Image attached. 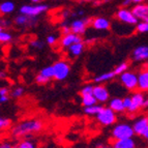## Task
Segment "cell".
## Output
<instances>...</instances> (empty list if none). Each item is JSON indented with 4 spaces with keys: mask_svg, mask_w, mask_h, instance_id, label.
<instances>
[{
    "mask_svg": "<svg viewBox=\"0 0 148 148\" xmlns=\"http://www.w3.org/2000/svg\"><path fill=\"white\" fill-rule=\"evenodd\" d=\"M135 135L133 125L128 123H117L116 125L112 128L111 137L113 140H120V139H127L133 138Z\"/></svg>",
    "mask_w": 148,
    "mask_h": 148,
    "instance_id": "cell-2",
    "label": "cell"
},
{
    "mask_svg": "<svg viewBox=\"0 0 148 148\" xmlns=\"http://www.w3.org/2000/svg\"><path fill=\"white\" fill-rule=\"evenodd\" d=\"M0 148H16V145L12 143L10 141H2V143L0 145Z\"/></svg>",
    "mask_w": 148,
    "mask_h": 148,
    "instance_id": "cell-34",
    "label": "cell"
},
{
    "mask_svg": "<svg viewBox=\"0 0 148 148\" xmlns=\"http://www.w3.org/2000/svg\"><path fill=\"white\" fill-rule=\"evenodd\" d=\"M30 46L34 49H42V48H44V42L40 40H32L30 42Z\"/></svg>",
    "mask_w": 148,
    "mask_h": 148,
    "instance_id": "cell-33",
    "label": "cell"
},
{
    "mask_svg": "<svg viewBox=\"0 0 148 148\" xmlns=\"http://www.w3.org/2000/svg\"><path fill=\"white\" fill-rule=\"evenodd\" d=\"M132 3H133V0H124L123 2H122V8H127Z\"/></svg>",
    "mask_w": 148,
    "mask_h": 148,
    "instance_id": "cell-39",
    "label": "cell"
},
{
    "mask_svg": "<svg viewBox=\"0 0 148 148\" xmlns=\"http://www.w3.org/2000/svg\"><path fill=\"white\" fill-rule=\"evenodd\" d=\"M123 103H124V107H125V111H127L130 107L132 105V99H131V96H126L123 99Z\"/></svg>",
    "mask_w": 148,
    "mask_h": 148,
    "instance_id": "cell-36",
    "label": "cell"
},
{
    "mask_svg": "<svg viewBox=\"0 0 148 148\" xmlns=\"http://www.w3.org/2000/svg\"><path fill=\"white\" fill-rule=\"evenodd\" d=\"M81 97H82V105L84 107H90L97 104V101H96L93 93L81 94Z\"/></svg>",
    "mask_w": 148,
    "mask_h": 148,
    "instance_id": "cell-24",
    "label": "cell"
},
{
    "mask_svg": "<svg viewBox=\"0 0 148 148\" xmlns=\"http://www.w3.org/2000/svg\"><path fill=\"white\" fill-rule=\"evenodd\" d=\"M8 97H10V95L0 96V103H1V104H4V103H6V101H8Z\"/></svg>",
    "mask_w": 148,
    "mask_h": 148,
    "instance_id": "cell-41",
    "label": "cell"
},
{
    "mask_svg": "<svg viewBox=\"0 0 148 148\" xmlns=\"http://www.w3.org/2000/svg\"><path fill=\"white\" fill-rule=\"evenodd\" d=\"M138 75L134 72L126 71L120 75V82L128 91L138 90Z\"/></svg>",
    "mask_w": 148,
    "mask_h": 148,
    "instance_id": "cell-6",
    "label": "cell"
},
{
    "mask_svg": "<svg viewBox=\"0 0 148 148\" xmlns=\"http://www.w3.org/2000/svg\"><path fill=\"white\" fill-rule=\"evenodd\" d=\"M61 31L63 34H67L69 32H72V29H71V25H66V24H63L61 26Z\"/></svg>",
    "mask_w": 148,
    "mask_h": 148,
    "instance_id": "cell-37",
    "label": "cell"
},
{
    "mask_svg": "<svg viewBox=\"0 0 148 148\" xmlns=\"http://www.w3.org/2000/svg\"><path fill=\"white\" fill-rule=\"evenodd\" d=\"M144 108H148V97H146L145 105H144Z\"/></svg>",
    "mask_w": 148,
    "mask_h": 148,
    "instance_id": "cell-46",
    "label": "cell"
},
{
    "mask_svg": "<svg viewBox=\"0 0 148 148\" xmlns=\"http://www.w3.org/2000/svg\"><path fill=\"white\" fill-rule=\"evenodd\" d=\"M96 120L101 125L110 126L113 125L117 120V113L113 111L110 107H103L101 110L96 115Z\"/></svg>",
    "mask_w": 148,
    "mask_h": 148,
    "instance_id": "cell-3",
    "label": "cell"
},
{
    "mask_svg": "<svg viewBox=\"0 0 148 148\" xmlns=\"http://www.w3.org/2000/svg\"><path fill=\"white\" fill-rule=\"evenodd\" d=\"M138 90L148 91V67H144L138 75Z\"/></svg>",
    "mask_w": 148,
    "mask_h": 148,
    "instance_id": "cell-15",
    "label": "cell"
},
{
    "mask_svg": "<svg viewBox=\"0 0 148 148\" xmlns=\"http://www.w3.org/2000/svg\"><path fill=\"white\" fill-rule=\"evenodd\" d=\"M54 79L57 81H63L69 77L71 72V65L66 60H59L53 64Z\"/></svg>",
    "mask_w": 148,
    "mask_h": 148,
    "instance_id": "cell-4",
    "label": "cell"
},
{
    "mask_svg": "<svg viewBox=\"0 0 148 148\" xmlns=\"http://www.w3.org/2000/svg\"><path fill=\"white\" fill-rule=\"evenodd\" d=\"M103 106L99 104H95L93 106H90V107H84V113L86 115H89V116H96L99 112L101 110Z\"/></svg>",
    "mask_w": 148,
    "mask_h": 148,
    "instance_id": "cell-25",
    "label": "cell"
},
{
    "mask_svg": "<svg viewBox=\"0 0 148 148\" xmlns=\"http://www.w3.org/2000/svg\"><path fill=\"white\" fill-rule=\"evenodd\" d=\"M128 69V63L127 62H122V63L118 64L115 69H114V72L116 74V76H120L121 74H123L124 72H126Z\"/></svg>",
    "mask_w": 148,
    "mask_h": 148,
    "instance_id": "cell-29",
    "label": "cell"
},
{
    "mask_svg": "<svg viewBox=\"0 0 148 148\" xmlns=\"http://www.w3.org/2000/svg\"><path fill=\"white\" fill-rule=\"evenodd\" d=\"M111 146L113 148H136V142L133 138L113 140Z\"/></svg>",
    "mask_w": 148,
    "mask_h": 148,
    "instance_id": "cell-17",
    "label": "cell"
},
{
    "mask_svg": "<svg viewBox=\"0 0 148 148\" xmlns=\"http://www.w3.org/2000/svg\"><path fill=\"white\" fill-rule=\"evenodd\" d=\"M91 23V20H88V19H77V20L73 21L71 23V29L72 32L76 33V34L82 35L84 34L85 31H86L88 25Z\"/></svg>",
    "mask_w": 148,
    "mask_h": 148,
    "instance_id": "cell-9",
    "label": "cell"
},
{
    "mask_svg": "<svg viewBox=\"0 0 148 148\" xmlns=\"http://www.w3.org/2000/svg\"><path fill=\"white\" fill-rule=\"evenodd\" d=\"M49 8L47 4L44 3H35V4H26L21 6L20 14L28 17H36L38 15H42L46 12Z\"/></svg>",
    "mask_w": 148,
    "mask_h": 148,
    "instance_id": "cell-5",
    "label": "cell"
},
{
    "mask_svg": "<svg viewBox=\"0 0 148 148\" xmlns=\"http://www.w3.org/2000/svg\"><path fill=\"white\" fill-rule=\"evenodd\" d=\"M116 19L120 23H123L125 25H130V26H133V25L136 26L139 23V20L137 19V17L135 16L133 10H128L127 8H119L116 12Z\"/></svg>",
    "mask_w": 148,
    "mask_h": 148,
    "instance_id": "cell-7",
    "label": "cell"
},
{
    "mask_svg": "<svg viewBox=\"0 0 148 148\" xmlns=\"http://www.w3.org/2000/svg\"><path fill=\"white\" fill-rule=\"evenodd\" d=\"M3 95H10V90L8 87H1V89H0V96Z\"/></svg>",
    "mask_w": 148,
    "mask_h": 148,
    "instance_id": "cell-38",
    "label": "cell"
},
{
    "mask_svg": "<svg viewBox=\"0 0 148 148\" xmlns=\"http://www.w3.org/2000/svg\"><path fill=\"white\" fill-rule=\"evenodd\" d=\"M116 76L115 72L112 71V72H107V73H104V74H101L99 76H96L94 78V82H95L96 84H101V83H105V82H108L110 80L114 79Z\"/></svg>",
    "mask_w": 148,
    "mask_h": 148,
    "instance_id": "cell-20",
    "label": "cell"
},
{
    "mask_svg": "<svg viewBox=\"0 0 148 148\" xmlns=\"http://www.w3.org/2000/svg\"><path fill=\"white\" fill-rule=\"evenodd\" d=\"M15 10V3L12 1H3L0 4V12L1 15H8Z\"/></svg>",
    "mask_w": 148,
    "mask_h": 148,
    "instance_id": "cell-23",
    "label": "cell"
},
{
    "mask_svg": "<svg viewBox=\"0 0 148 148\" xmlns=\"http://www.w3.org/2000/svg\"><path fill=\"white\" fill-rule=\"evenodd\" d=\"M133 127L134 131H135V135L142 137L148 127V116H142L138 118L134 122Z\"/></svg>",
    "mask_w": 148,
    "mask_h": 148,
    "instance_id": "cell-13",
    "label": "cell"
},
{
    "mask_svg": "<svg viewBox=\"0 0 148 148\" xmlns=\"http://www.w3.org/2000/svg\"><path fill=\"white\" fill-rule=\"evenodd\" d=\"M136 31L139 32V33L148 32V22H139L136 25Z\"/></svg>",
    "mask_w": 148,
    "mask_h": 148,
    "instance_id": "cell-30",
    "label": "cell"
},
{
    "mask_svg": "<svg viewBox=\"0 0 148 148\" xmlns=\"http://www.w3.org/2000/svg\"><path fill=\"white\" fill-rule=\"evenodd\" d=\"M109 107L116 113H122L125 111L123 99H120V97H113L111 101H109Z\"/></svg>",
    "mask_w": 148,
    "mask_h": 148,
    "instance_id": "cell-18",
    "label": "cell"
},
{
    "mask_svg": "<svg viewBox=\"0 0 148 148\" xmlns=\"http://www.w3.org/2000/svg\"><path fill=\"white\" fill-rule=\"evenodd\" d=\"M33 3H40L42 1H44V0H31Z\"/></svg>",
    "mask_w": 148,
    "mask_h": 148,
    "instance_id": "cell-45",
    "label": "cell"
},
{
    "mask_svg": "<svg viewBox=\"0 0 148 148\" xmlns=\"http://www.w3.org/2000/svg\"><path fill=\"white\" fill-rule=\"evenodd\" d=\"M45 126L44 121L38 118H30L20 121L10 130V135L15 139H25L29 138L32 135L40 133Z\"/></svg>",
    "mask_w": 148,
    "mask_h": 148,
    "instance_id": "cell-1",
    "label": "cell"
},
{
    "mask_svg": "<svg viewBox=\"0 0 148 148\" xmlns=\"http://www.w3.org/2000/svg\"><path fill=\"white\" fill-rule=\"evenodd\" d=\"M23 94H24V88L21 86H18V87H16V88H14L12 90V92H10V95H12V97H15V99H19Z\"/></svg>",
    "mask_w": 148,
    "mask_h": 148,
    "instance_id": "cell-31",
    "label": "cell"
},
{
    "mask_svg": "<svg viewBox=\"0 0 148 148\" xmlns=\"http://www.w3.org/2000/svg\"><path fill=\"white\" fill-rule=\"evenodd\" d=\"M133 12L140 22H148V4L147 3H139L132 8Z\"/></svg>",
    "mask_w": 148,
    "mask_h": 148,
    "instance_id": "cell-11",
    "label": "cell"
},
{
    "mask_svg": "<svg viewBox=\"0 0 148 148\" xmlns=\"http://www.w3.org/2000/svg\"><path fill=\"white\" fill-rule=\"evenodd\" d=\"M46 42H47V44L49 45V46H54L57 42V37L55 36V35H49V36L47 37Z\"/></svg>",
    "mask_w": 148,
    "mask_h": 148,
    "instance_id": "cell-35",
    "label": "cell"
},
{
    "mask_svg": "<svg viewBox=\"0 0 148 148\" xmlns=\"http://www.w3.org/2000/svg\"><path fill=\"white\" fill-rule=\"evenodd\" d=\"M12 126V120L8 118H5V117H1L0 118V130L1 131H6L8 128H10Z\"/></svg>",
    "mask_w": 148,
    "mask_h": 148,
    "instance_id": "cell-28",
    "label": "cell"
},
{
    "mask_svg": "<svg viewBox=\"0 0 148 148\" xmlns=\"http://www.w3.org/2000/svg\"><path fill=\"white\" fill-rule=\"evenodd\" d=\"M10 21L2 20V21H1V29H4V27H8V26H10Z\"/></svg>",
    "mask_w": 148,
    "mask_h": 148,
    "instance_id": "cell-40",
    "label": "cell"
},
{
    "mask_svg": "<svg viewBox=\"0 0 148 148\" xmlns=\"http://www.w3.org/2000/svg\"><path fill=\"white\" fill-rule=\"evenodd\" d=\"M133 59L135 61H144L148 59V47L147 46H139L133 51Z\"/></svg>",
    "mask_w": 148,
    "mask_h": 148,
    "instance_id": "cell-16",
    "label": "cell"
},
{
    "mask_svg": "<svg viewBox=\"0 0 148 148\" xmlns=\"http://www.w3.org/2000/svg\"><path fill=\"white\" fill-rule=\"evenodd\" d=\"M142 137H143L144 139H146V140H148V127H147V130L145 131V133L143 134V136H142Z\"/></svg>",
    "mask_w": 148,
    "mask_h": 148,
    "instance_id": "cell-43",
    "label": "cell"
},
{
    "mask_svg": "<svg viewBox=\"0 0 148 148\" xmlns=\"http://www.w3.org/2000/svg\"><path fill=\"white\" fill-rule=\"evenodd\" d=\"M32 21H34V17H28V16L22 15V14H20V15L15 19V23L18 26L32 25Z\"/></svg>",
    "mask_w": 148,
    "mask_h": 148,
    "instance_id": "cell-22",
    "label": "cell"
},
{
    "mask_svg": "<svg viewBox=\"0 0 148 148\" xmlns=\"http://www.w3.org/2000/svg\"><path fill=\"white\" fill-rule=\"evenodd\" d=\"M35 82L40 85H45V84H47L48 82H50V80L47 79V78H45V77L42 76L40 74H38L35 77Z\"/></svg>",
    "mask_w": 148,
    "mask_h": 148,
    "instance_id": "cell-32",
    "label": "cell"
},
{
    "mask_svg": "<svg viewBox=\"0 0 148 148\" xmlns=\"http://www.w3.org/2000/svg\"><path fill=\"white\" fill-rule=\"evenodd\" d=\"M93 95L97 103H107L110 99V92L104 85H96L93 87Z\"/></svg>",
    "mask_w": 148,
    "mask_h": 148,
    "instance_id": "cell-10",
    "label": "cell"
},
{
    "mask_svg": "<svg viewBox=\"0 0 148 148\" xmlns=\"http://www.w3.org/2000/svg\"><path fill=\"white\" fill-rule=\"evenodd\" d=\"M97 148H113L111 145H105V144H101V145H99Z\"/></svg>",
    "mask_w": 148,
    "mask_h": 148,
    "instance_id": "cell-42",
    "label": "cell"
},
{
    "mask_svg": "<svg viewBox=\"0 0 148 148\" xmlns=\"http://www.w3.org/2000/svg\"><path fill=\"white\" fill-rule=\"evenodd\" d=\"M16 148H38L36 141L32 140L30 138H25L21 139L17 144H16Z\"/></svg>",
    "mask_w": 148,
    "mask_h": 148,
    "instance_id": "cell-21",
    "label": "cell"
},
{
    "mask_svg": "<svg viewBox=\"0 0 148 148\" xmlns=\"http://www.w3.org/2000/svg\"><path fill=\"white\" fill-rule=\"evenodd\" d=\"M131 99H132V105L126 112H127L130 115H134V114L138 113L142 108H144L146 97L143 92L139 90V91H135L132 94Z\"/></svg>",
    "mask_w": 148,
    "mask_h": 148,
    "instance_id": "cell-8",
    "label": "cell"
},
{
    "mask_svg": "<svg viewBox=\"0 0 148 148\" xmlns=\"http://www.w3.org/2000/svg\"><path fill=\"white\" fill-rule=\"evenodd\" d=\"M40 74L42 75V76H44L45 78L49 79V80L54 79V69H53V65L44 67V69L40 72Z\"/></svg>",
    "mask_w": 148,
    "mask_h": 148,
    "instance_id": "cell-26",
    "label": "cell"
},
{
    "mask_svg": "<svg viewBox=\"0 0 148 148\" xmlns=\"http://www.w3.org/2000/svg\"><path fill=\"white\" fill-rule=\"evenodd\" d=\"M84 51V42H76L73 46L69 48V55L73 58L75 57H78L83 53Z\"/></svg>",
    "mask_w": 148,
    "mask_h": 148,
    "instance_id": "cell-19",
    "label": "cell"
},
{
    "mask_svg": "<svg viewBox=\"0 0 148 148\" xmlns=\"http://www.w3.org/2000/svg\"><path fill=\"white\" fill-rule=\"evenodd\" d=\"M12 36L10 32L4 29H1V31H0V42L2 44H8V42H12Z\"/></svg>",
    "mask_w": 148,
    "mask_h": 148,
    "instance_id": "cell-27",
    "label": "cell"
},
{
    "mask_svg": "<svg viewBox=\"0 0 148 148\" xmlns=\"http://www.w3.org/2000/svg\"><path fill=\"white\" fill-rule=\"evenodd\" d=\"M0 75H1V79H3V78L5 77V74L3 72H1V74H0Z\"/></svg>",
    "mask_w": 148,
    "mask_h": 148,
    "instance_id": "cell-47",
    "label": "cell"
},
{
    "mask_svg": "<svg viewBox=\"0 0 148 148\" xmlns=\"http://www.w3.org/2000/svg\"><path fill=\"white\" fill-rule=\"evenodd\" d=\"M145 0H133V3L135 4H139V3H143Z\"/></svg>",
    "mask_w": 148,
    "mask_h": 148,
    "instance_id": "cell-44",
    "label": "cell"
},
{
    "mask_svg": "<svg viewBox=\"0 0 148 148\" xmlns=\"http://www.w3.org/2000/svg\"><path fill=\"white\" fill-rule=\"evenodd\" d=\"M82 42V37L81 35L76 34L74 32H69L67 34H63V36L61 37L60 40V45H61L62 48H67L69 49L71 46H73L76 42Z\"/></svg>",
    "mask_w": 148,
    "mask_h": 148,
    "instance_id": "cell-12",
    "label": "cell"
},
{
    "mask_svg": "<svg viewBox=\"0 0 148 148\" xmlns=\"http://www.w3.org/2000/svg\"><path fill=\"white\" fill-rule=\"evenodd\" d=\"M82 2H89V1H91V0H80Z\"/></svg>",
    "mask_w": 148,
    "mask_h": 148,
    "instance_id": "cell-48",
    "label": "cell"
},
{
    "mask_svg": "<svg viewBox=\"0 0 148 148\" xmlns=\"http://www.w3.org/2000/svg\"><path fill=\"white\" fill-rule=\"evenodd\" d=\"M92 27L96 30H101V31H104V30H108L111 27V23L108 19L103 17H97L94 18L91 20V23H90Z\"/></svg>",
    "mask_w": 148,
    "mask_h": 148,
    "instance_id": "cell-14",
    "label": "cell"
}]
</instances>
